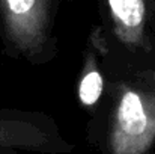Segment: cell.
<instances>
[{
	"label": "cell",
	"instance_id": "1",
	"mask_svg": "<svg viewBox=\"0 0 155 154\" xmlns=\"http://www.w3.org/2000/svg\"><path fill=\"white\" fill-rule=\"evenodd\" d=\"M155 135L152 109L134 91H127L119 100L114 127L116 154L142 153Z\"/></svg>",
	"mask_w": 155,
	"mask_h": 154
},
{
	"label": "cell",
	"instance_id": "2",
	"mask_svg": "<svg viewBox=\"0 0 155 154\" xmlns=\"http://www.w3.org/2000/svg\"><path fill=\"white\" fill-rule=\"evenodd\" d=\"M8 33L17 43L36 38L44 29L47 0H0Z\"/></svg>",
	"mask_w": 155,
	"mask_h": 154
},
{
	"label": "cell",
	"instance_id": "3",
	"mask_svg": "<svg viewBox=\"0 0 155 154\" xmlns=\"http://www.w3.org/2000/svg\"><path fill=\"white\" fill-rule=\"evenodd\" d=\"M110 15L125 41H137L146 20L145 0H107Z\"/></svg>",
	"mask_w": 155,
	"mask_h": 154
},
{
	"label": "cell",
	"instance_id": "4",
	"mask_svg": "<svg viewBox=\"0 0 155 154\" xmlns=\"http://www.w3.org/2000/svg\"><path fill=\"white\" fill-rule=\"evenodd\" d=\"M104 80L98 71H89L83 76L78 86V98L84 106H94L103 94Z\"/></svg>",
	"mask_w": 155,
	"mask_h": 154
},
{
	"label": "cell",
	"instance_id": "5",
	"mask_svg": "<svg viewBox=\"0 0 155 154\" xmlns=\"http://www.w3.org/2000/svg\"><path fill=\"white\" fill-rule=\"evenodd\" d=\"M24 141L23 130L18 124L0 118V147L18 145Z\"/></svg>",
	"mask_w": 155,
	"mask_h": 154
}]
</instances>
